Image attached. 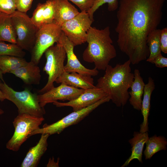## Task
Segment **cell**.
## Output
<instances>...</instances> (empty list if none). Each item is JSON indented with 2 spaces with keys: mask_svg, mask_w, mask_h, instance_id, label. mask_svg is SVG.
<instances>
[{
  "mask_svg": "<svg viewBox=\"0 0 167 167\" xmlns=\"http://www.w3.org/2000/svg\"><path fill=\"white\" fill-rule=\"evenodd\" d=\"M34 0H15L16 9L19 11L26 13L31 7Z\"/></svg>",
  "mask_w": 167,
  "mask_h": 167,
  "instance_id": "obj_29",
  "label": "cell"
},
{
  "mask_svg": "<svg viewBox=\"0 0 167 167\" xmlns=\"http://www.w3.org/2000/svg\"><path fill=\"white\" fill-rule=\"evenodd\" d=\"M44 117H38L28 114H18L13 124L15 131L6 144L8 150L17 152L30 136L31 133L40 127L44 120Z\"/></svg>",
  "mask_w": 167,
  "mask_h": 167,
  "instance_id": "obj_5",
  "label": "cell"
},
{
  "mask_svg": "<svg viewBox=\"0 0 167 167\" xmlns=\"http://www.w3.org/2000/svg\"><path fill=\"white\" fill-rule=\"evenodd\" d=\"M28 85H38L41 79L40 68L38 65L30 61L11 72Z\"/></svg>",
  "mask_w": 167,
  "mask_h": 167,
  "instance_id": "obj_18",
  "label": "cell"
},
{
  "mask_svg": "<svg viewBox=\"0 0 167 167\" xmlns=\"http://www.w3.org/2000/svg\"><path fill=\"white\" fill-rule=\"evenodd\" d=\"M88 45L83 54L85 62L94 63L97 70H105L117 52L110 36L109 27L102 29L91 27L87 32Z\"/></svg>",
  "mask_w": 167,
  "mask_h": 167,
  "instance_id": "obj_3",
  "label": "cell"
},
{
  "mask_svg": "<svg viewBox=\"0 0 167 167\" xmlns=\"http://www.w3.org/2000/svg\"><path fill=\"white\" fill-rule=\"evenodd\" d=\"M148 132H141L134 131L133 137L130 139L128 142L130 144L131 154L121 167L127 166L132 160H137L140 162L142 163V154L145 144L149 138Z\"/></svg>",
  "mask_w": 167,
  "mask_h": 167,
  "instance_id": "obj_19",
  "label": "cell"
},
{
  "mask_svg": "<svg viewBox=\"0 0 167 167\" xmlns=\"http://www.w3.org/2000/svg\"><path fill=\"white\" fill-rule=\"evenodd\" d=\"M45 52L46 62L43 71L48 75L46 85L38 92L43 93L54 87V83L64 71V62L66 57V51L60 44L57 43Z\"/></svg>",
  "mask_w": 167,
  "mask_h": 167,
  "instance_id": "obj_6",
  "label": "cell"
},
{
  "mask_svg": "<svg viewBox=\"0 0 167 167\" xmlns=\"http://www.w3.org/2000/svg\"><path fill=\"white\" fill-rule=\"evenodd\" d=\"M59 159L58 158L57 162L55 161L54 157H52V158H50L49 160L48 164L47 165V167H59Z\"/></svg>",
  "mask_w": 167,
  "mask_h": 167,
  "instance_id": "obj_32",
  "label": "cell"
},
{
  "mask_svg": "<svg viewBox=\"0 0 167 167\" xmlns=\"http://www.w3.org/2000/svg\"><path fill=\"white\" fill-rule=\"evenodd\" d=\"M93 22L87 12L81 11L64 23L61 29L75 46L86 42L87 32Z\"/></svg>",
  "mask_w": 167,
  "mask_h": 167,
  "instance_id": "obj_10",
  "label": "cell"
},
{
  "mask_svg": "<svg viewBox=\"0 0 167 167\" xmlns=\"http://www.w3.org/2000/svg\"><path fill=\"white\" fill-rule=\"evenodd\" d=\"M84 89L69 86L61 83L58 86L53 87L48 91L37 95L41 106L44 108L48 103L58 100L70 101L78 97L84 91Z\"/></svg>",
  "mask_w": 167,
  "mask_h": 167,
  "instance_id": "obj_11",
  "label": "cell"
},
{
  "mask_svg": "<svg viewBox=\"0 0 167 167\" xmlns=\"http://www.w3.org/2000/svg\"><path fill=\"white\" fill-rule=\"evenodd\" d=\"M58 43L61 45L66 53L67 62L64 66V71L68 73L76 72L91 76L97 75L99 71L95 67L93 69L86 68L80 62L74 52V45L62 32Z\"/></svg>",
  "mask_w": 167,
  "mask_h": 167,
  "instance_id": "obj_12",
  "label": "cell"
},
{
  "mask_svg": "<svg viewBox=\"0 0 167 167\" xmlns=\"http://www.w3.org/2000/svg\"><path fill=\"white\" fill-rule=\"evenodd\" d=\"M107 96V94L102 89L95 86L93 88L84 89L74 99L64 103L56 101L53 104L57 107H71L73 111H75L91 105Z\"/></svg>",
  "mask_w": 167,
  "mask_h": 167,
  "instance_id": "obj_13",
  "label": "cell"
},
{
  "mask_svg": "<svg viewBox=\"0 0 167 167\" xmlns=\"http://www.w3.org/2000/svg\"><path fill=\"white\" fill-rule=\"evenodd\" d=\"M10 15L17 36L16 44L23 50L30 52L39 28L26 13L16 10Z\"/></svg>",
  "mask_w": 167,
  "mask_h": 167,
  "instance_id": "obj_7",
  "label": "cell"
},
{
  "mask_svg": "<svg viewBox=\"0 0 167 167\" xmlns=\"http://www.w3.org/2000/svg\"><path fill=\"white\" fill-rule=\"evenodd\" d=\"M0 78V89L6 99L13 102L18 109V114H27L38 117H43L45 113L44 108L40 105L37 95L32 93L28 88L21 91L14 90Z\"/></svg>",
  "mask_w": 167,
  "mask_h": 167,
  "instance_id": "obj_4",
  "label": "cell"
},
{
  "mask_svg": "<svg viewBox=\"0 0 167 167\" xmlns=\"http://www.w3.org/2000/svg\"><path fill=\"white\" fill-rule=\"evenodd\" d=\"M109 2L113 4H115L118 2V0H107Z\"/></svg>",
  "mask_w": 167,
  "mask_h": 167,
  "instance_id": "obj_34",
  "label": "cell"
},
{
  "mask_svg": "<svg viewBox=\"0 0 167 167\" xmlns=\"http://www.w3.org/2000/svg\"><path fill=\"white\" fill-rule=\"evenodd\" d=\"M155 88L154 80L150 77L148 78L147 83L145 84L142 102L141 110L143 120L140 125L139 132H141L149 131L148 117L150 108V101L152 93Z\"/></svg>",
  "mask_w": 167,
  "mask_h": 167,
  "instance_id": "obj_21",
  "label": "cell"
},
{
  "mask_svg": "<svg viewBox=\"0 0 167 167\" xmlns=\"http://www.w3.org/2000/svg\"><path fill=\"white\" fill-rule=\"evenodd\" d=\"M49 135L41 134L37 144L31 148L22 161L21 167H36L39 164L41 157L47 150V140Z\"/></svg>",
  "mask_w": 167,
  "mask_h": 167,
  "instance_id": "obj_16",
  "label": "cell"
},
{
  "mask_svg": "<svg viewBox=\"0 0 167 167\" xmlns=\"http://www.w3.org/2000/svg\"><path fill=\"white\" fill-rule=\"evenodd\" d=\"M161 30L156 29L152 32L148 36L147 43L149 54L146 59L150 62L156 56L161 54L160 38Z\"/></svg>",
  "mask_w": 167,
  "mask_h": 167,
  "instance_id": "obj_25",
  "label": "cell"
},
{
  "mask_svg": "<svg viewBox=\"0 0 167 167\" xmlns=\"http://www.w3.org/2000/svg\"><path fill=\"white\" fill-rule=\"evenodd\" d=\"M150 62L155 64L159 68H162L167 67V58L160 54L152 60Z\"/></svg>",
  "mask_w": 167,
  "mask_h": 167,
  "instance_id": "obj_31",
  "label": "cell"
},
{
  "mask_svg": "<svg viewBox=\"0 0 167 167\" xmlns=\"http://www.w3.org/2000/svg\"><path fill=\"white\" fill-rule=\"evenodd\" d=\"M4 113V111L0 108V115H2Z\"/></svg>",
  "mask_w": 167,
  "mask_h": 167,
  "instance_id": "obj_35",
  "label": "cell"
},
{
  "mask_svg": "<svg viewBox=\"0 0 167 167\" xmlns=\"http://www.w3.org/2000/svg\"><path fill=\"white\" fill-rule=\"evenodd\" d=\"M79 12L68 0H55L54 23L60 27Z\"/></svg>",
  "mask_w": 167,
  "mask_h": 167,
  "instance_id": "obj_17",
  "label": "cell"
},
{
  "mask_svg": "<svg viewBox=\"0 0 167 167\" xmlns=\"http://www.w3.org/2000/svg\"><path fill=\"white\" fill-rule=\"evenodd\" d=\"M16 10L15 0H0V12L11 15Z\"/></svg>",
  "mask_w": 167,
  "mask_h": 167,
  "instance_id": "obj_27",
  "label": "cell"
},
{
  "mask_svg": "<svg viewBox=\"0 0 167 167\" xmlns=\"http://www.w3.org/2000/svg\"><path fill=\"white\" fill-rule=\"evenodd\" d=\"M5 99V98L3 94L0 89V101H3Z\"/></svg>",
  "mask_w": 167,
  "mask_h": 167,
  "instance_id": "obj_33",
  "label": "cell"
},
{
  "mask_svg": "<svg viewBox=\"0 0 167 167\" xmlns=\"http://www.w3.org/2000/svg\"><path fill=\"white\" fill-rule=\"evenodd\" d=\"M62 32L61 27L54 23L39 29L35 44L30 52V61L38 65L45 51L55 43H58Z\"/></svg>",
  "mask_w": 167,
  "mask_h": 167,
  "instance_id": "obj_9",
  "label": "cell"
},
{
  "mask_svg": "<svg viewBox=\"0 0 167 167\" xmlns=\"http://www.w3.org/2000/svg\"><path fill=\"white\" fill-rule=\"evenodd\" d=\"M131 63L128 60L114 67L108 65L105 73L99 78L95 86L102 89L110 100L118 107L124 106L129 100L128 89L134 79Z\"/></svg>",
  "mask_w": 167,
  "mask_h": 167,
  "instance_id": "obj_2",
  "label": "cell"
},
{
  "mask_svg": "<svg viewBox=\"0 0 167 167\" xmlns=\"http://www.w3.org/2000/svg\"><path fill=\"white\" fill-rule=\"evenodd\" d=\"M16 38L11 15L0 12V41L16 44Z\"/></svg>",
  "mask_w": 167,
  "mask_h": 167,
  "instance_id": "obj_22",
  "label": "cell"
},
{
  "mask_svg": "<svg viewBox=\"0 0 167 167\" xmlns=\"http://www.w3.org/2000/svg\"><path fill=\"white\" fill-rule=\"evenodd\" d=\"M165 0H120L115 28L120 50L135 65L146 60L149 54L147 40L157 29Z\"/></svg>",
  "mask_w": 167,
  "mask_h": 167,
  "instance_id": "obj_1",
  "label": "cell"
},
{
  "mask_svg": "<svg viewBox=\"0 0 167 167\" xmlns=\"http://www.w3.org/2000/svg\"><path fill=\"white\" fill-rule=\"evenodd\" d=\"M110 100L109 97L107 96L91 105L73 111L55 122L49 125L45 124L42 128L36 129L31 133L30 136L37 134H48L49 135L59 134L66 128L78 123L100 105Z\"/></svg>",
  "mask_w": 167,
  "mask_h": 167,
  "instance_id": "obj_8",
  "label": "cell"
},
{
  "mask_svg": "<svg viewBox=\"0 0 167 167\" xmlns=\"http://www.w3.org/2000/svg\"><path fill=\"white\" fill-rule=\"evenodd\" d=\"M145 144L146 147L143 154L145 160H149L158 152L167 149V140L163 136L155 135L149 137Z\"/></svg>",
  "mask_w": 167,
  "mask_h": 167,
  "instance_id": "obj_23",
  "label": "cell"
},
{
  "mask_svg": "<svg viewBox=\"0 0 167 167\" xmlns=\"http://www.w3.org/2000/svg\"><path fill=\"white\" fill-rule=\"evenodd\" d=\"M25 52L17 44H7L0 41V56L9 55L24 58Z\"/></svg>",
  "mask_w": 167,
  "mask_h": 167,
  "instance_id": "obj_26",
  "label": "cell"
},
{
  "mask_svg": "<svg viewBox=\"0 0 167 167\" xmlns=\"http://www.w3.org/2000/svg\"><path fill=\"white\" fill-rule=\"evenodd\" d=\"M91 76L76 72L68 73L64 71L55 82L57 84L64 83L72 87L86 89L95 87L94 80Z\"/></svg>",
  "mask_w": 167,
  "mask_h": 167,
  "instance_id": "obj_15",
  "label": "cell"
},
{
  "mask_svg": "<svg viewBox=\"0 0 167 167\" xmlns=\"http://www.w3.org/2000/svg\"><path fill=\"white\" fill-rule=\"evenodd\" d=\"M77 6L81 11L87 12L91 8L95 0H68Z\"/></svg>",
  "mask_w": 167,
  "mask_h": 167,
  "instance_id": "obj_28",
  "label": "cell"
},
{
  "mask_svg": "<svg viewBox=\"0 0 167 167\" xmlns=\"http://www.w3.org/2000/svg\"><path fill=\"white\" fill-rule=\"evenodd\" d=\"M133 73L134 79L130 88L131 90L129 92L128 100L134 109L141 110L145 84L138 69H135Z\"/></svg>",
  "mask_w": 167,
  "mask_h": 167,
  "instance_id": "obj_20",
  "label": "cell"
},
{
  "mask_svg": "<svg viewBox=\"0 0 167 167\" xmlns=\"http://www.w3.org/2000/svg\"><path fill=\"white\" fill-rule=\"evenodd\" d=\"M55 0H47L38 3L32 13L31 19L39 29L45 25L54 23Z\"/></svg>",
  "mask_w": 167,
  "mask_h": 167,
  "instance_id": "obj_14",
  "label": "cell"
},
{
  "mask_svg": "<svg viewBox=\"0 0 167 167\" xmlns=\"http://www.w3.org/2000/svg\"><path fill=\"white\" fill-rule=\"evenodd\" d=\"M160 47L161 52L167 54V28L161 30L160 38Z\"/></svg>",
  "mask_w": 167,
  "mask_h": 167,
  "instance_id": "obj_30",
  "label": "cell"
},
{
  "mask_svg": "<svg viewBox=\"0 0 167 167\" xmlns=\"http://www.w3.org/2000/svg\"><path fill=\"white\" fill-rule=\"evenodd\" d=\"M23 58L9 55L0 56V76L11 73L15 70L27 64Z\"/></svg>",
  "mask_w": 167,
  "mask_h": 167,
  "instance_id": "obj_24",
  "label": "cell"
}]
</instances>
